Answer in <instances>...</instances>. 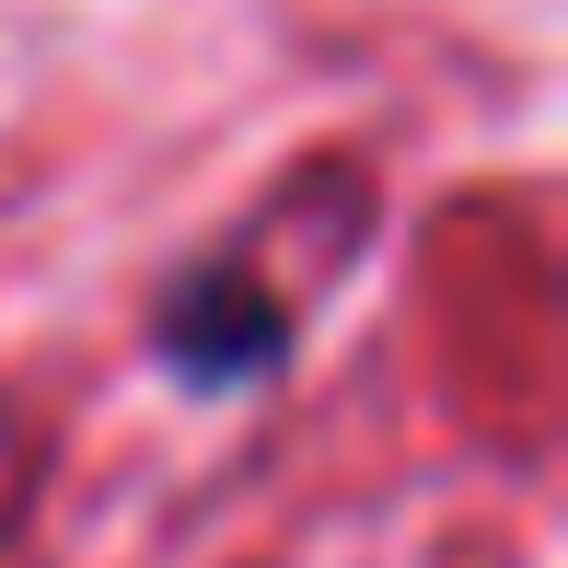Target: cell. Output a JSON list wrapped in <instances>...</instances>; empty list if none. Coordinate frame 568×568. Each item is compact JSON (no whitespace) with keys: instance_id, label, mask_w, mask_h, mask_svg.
Instances as JSON below:
<instances>
[{"instance_id":"6da1fadb","label":"cell","mask_w":568,"mask_h":568,"mask_svg":"<svg viewBox=\"0 0 568 568\" xmlns=\"http://www.w3.org/2000/svg\"><path fill=\"white\" fill-rule=\"evenodd\" d=\"M291 337H302V314L244 267H186L151 314V359L186 395H255L267 372H291Z\"/></svg>"}]
</instances>
